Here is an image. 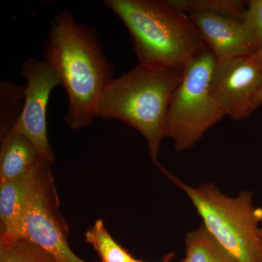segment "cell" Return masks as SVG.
<instances>
[{"instance_id": "52a82bcc", "label": "cell", "mask_w": 262, "mask_h": 262, "mask_svg": "<svg viewBox=\"0 0 262 262\" xmlns=\"http://www.w3.org/2000/svg\"><path fill=\"white\" fill-rule=\"evenodd\" d=\"M20 73L27 82L23 108L8 134L26 136L36 148L41 159L52 165L55 155L48 141L46 115L50 96L55 88L62 85L61 78L44 59L29 58L22 66Z\"/></svg>"}, {"instance_id": "ac0fdd59", "label": "cell", "mask_w": 262, "mask_h": 262, "mask_svg": "<svg viewBox=\"0 0 262 262\" xmlns=\"http://www.w3.org/2000/svg\"><path fill=\"white\" fill-rule=\"evenodd\" d=\"M253 57L259 64L262 66V47L255 54L253 55Z\"/></svg>"}, {"instance_id": "d6986e66", "label": "cell", "mask_w": 262, "mask_h": 262, "mask_svg": "<svg viewBox=\"0 0 262 262\" xmlns=\"http://www.w3.org/2000/svg\"><path fill=\"white\" fill-rule=\"evenodd\" d=\"M260 237H261V239L262 241V227L260 228Z\"/></svg>"}, {"instance_id": "ba28073f", "label": "cell", "mask_w": 262, "mask_h": 262, "mask_svg": "<svg viewBox=\"0 0 262 262\" xmlns=\"http://www.w3.org/2000/svg\"><path fill=\"white\" fill-rule=\"evenodd\" d=\"M262 87V66L253 56L216 61L210 81V93L225 116L248 118Z\"/></svg>"}, {"instance_id": "8fae6325", "label": "cell", "mask_w": 262, "mask_h": 262, "mask_svg": "<svg viewBox=\"0 0 262 262\" xmlns=\"http://www.w3.org/2000/svg\"><path fill=\"white\" fill-rule=\"evenodd\" d=\"M37 149L26 136L9 134L2 139L0 182L13 180L32 171L42 161Z\"/></svg>"}, {"instance_id": "277c9868", "label": "cell", "mask_w": 262, "mask_h": 262, "mask_svg": "<svg viewBox=\"0 0 262 262\" xmlns=\"http://www.w3.org/2000/svg\"><path fill=\"white\" fill-rule=\"evenodd\" d=\"M158 168L187 194L203 225L237 261L262 262V207L254 206L251 192L244 191L230 198L213 184L190 187L161 165Z\"/></svg>"}, {"instance_id": "5b68a950", "label": "cell", "mask_w": 262, "mask_h": 262, "mask_svg": "<svg viewBox=\"0 0 262 262\" xmlns=\"http://www.w3.org/2000/svg\"><path fill=\"white\" fill-rule=\"evenodd\" d=\"M217 60L209 48L184 69L167 114L165 138L179 151L191 149L225 116L210 93V81Z\"/></svg>"}, {"instance_id": "4fadbf2b", "label": "cell", "mask_w": 262, "mask_h": 262, "mask_svg": "<svg viewBox=\"0 0 262 262\" xmlns=\"http://www.w3.org/2000/svg\"><path fill=\"white\" fill-rule=\"evenodd\" d=\"M175 9L186 13H208L242 20L246 2L241 0H168Z\"/></svg>"}, {"instance_id": "30bf717a", "label": "cell", "mask_w": 262, "mask_h": 262, "mask_svg": "<svg viewBox=\"0 0 262 262\" xmlns=\"http://www.w3.org/2000/svg\"><path fill=\"white\" fill-rule=\"evenodd\" d=\"M42 161L23 177L0 182V242L20 239L22 215Z\"/></svg>"}, {"instance_id": "5bb4252c", "label": "cell", "mask_w": 262, "mask_h": 262, "mask_svg": "<svg viewBox=\"0 0 262 262\" xmlns=\"http://www.w3.org/2000/svg\"><path fill=\"white\" fill-rule=\"evenodd\" d=\"M85 241L92 246L102 262H132L135 259L114 239L103 220L96 221L86 232Z\"/></svg>"}, {"instance_id": "ffe728a7", "label": "cell", "mask_w": 262, "mask_h": 262, "mask_svg": "<svg viewBox=\"0 0 262 262\" xmlns=\"http://www.w3.org/2000/svg\"><path fill=\"white\" fill-rule=\"evenodd\" d=\"M132 262H143V261H139V260L134 259V261H133ZM181 262H183V261H181Z\"/></svg>"}, {"instance_id": "9a60e30c", "label": "cell", "mask_w": 262, "mask_h": 262, "mask_svg": "<svg viewBox=\"0 0 262 262\" xmlns=\"http://www.w3.org/2000/svg\"><path fill=\"white\" fill-rule=\"evenodd\" d=\"M0 262H56L51 255L24 239L0 242Z\"/></svg>"}, {"instance_id": "6da1fadb", "label": "cell", "mask_w": 262, "mask_h": 262, "mask_svg": "<svg viewBox=\"0 0 262 262\" xmlns=\"http://www.w3.org/2000/svg\"><path fill=\"white\" fill-rule=\"evenodd\" d=\"M44 60L54 69L68 97L66 122L72 129L89 126L115 68L103 51L96 30L77 23L63 10L52 20L44 43Z\"/></svg>"}, {"instance_id": "7a4b0ae2", "label": "cell", "mask_w": 262, "mask_h": 262, "mask_svg": "<svg viewBox=\"0 0 262 262\" xmlns=\"http://www.w3.org/2000/svg\"><path fill=\"white\" fill-rule=\"evenodd\" d=\"M130 34L139 64L184 69L208 48L190 16L161 0H106Z\"/></svg>"}, {"instance_id": "8992f818", "label": "cell", "mask_w": 262, "mask_h": 262, "mask_svg": "<svg viewBox=\"0 0 262 262\" xmlns=\"http://www.w3.org/2000/svg\"><path fill=\"white\" fill-rule=\"evenodd\" d=\"M68 238L69 227L60 213L51 165L42 160L24 208L20 239L37 245L56 262H87L71 250Z\"/></svg>"}, {"instance_id": "e0dca14e", "label": "cell", "mask_w": 262, "mask_h": 262, "mask_svg": "<svg viewBox=\"0 0 262 262\" xmlns=\"http://www.w3.org/2000/svg\"><path fill=\"white\" fill-rule=\"evenodd\" d=\"M261 105H262V87L257 96H256V99H255L254 106L256 110Z\"/></svg>"}, {"instance_id": "2e32d148", "label": "cell", "mask_w": 262, "mask_h": 262, "mask_svg": "<svg viewBox=\"0 0 262 262\" xmlns=\"http://www.w3.org/2000/svg\"><path fill=\"white\" fill-rule=\"evenodd\" d=\"M241 22L248 45L255 54L262 47V0L248 2Z\"/></svg>"}, {"instance_id": "7c38bea8", "label": "cell", "mask_w": 262, "mask_h": 262, "mask_svg": "<svg viewBox=\"0 0 262 262\" xmlns=\"http://www.w3.org/2000/svg\"><path fill=\"white\" fill-rule=\"evenodd\" d=\"M183 262H238L222 247L205 225L187 234Z\"/></svg>"}, {"instance_id": "9c48e42d", "label": "cell", "mask_w": 262, "mask_h": 262, "mask_svg": "<svg viewBox=\"0 0 262 262\" xmlns=\"http://www.w3.org/2000/svg\"><path fill=\"white\" fill-rule=\"evenodd\" d=\"M189 15L217 61L254 54L239 20L208 13Z\"/></svg>"}, {"instance_id": "3957f363", "label": "cell", "mask_w": 262, "mask_h": 262, "mask_svg": "<svg viewBox=\"0 0 262 262\" xmlns=\"http://www.w3.org/2000/svg\"><path fill=\"white\" fill-rule=\"evenodd\" d=\"M184 69H151L138 64L113 79L98 102L96 117L121 120L143 136L150 156L158 165L165 138L167 114Z\"/></svg>"}]
</instances>
